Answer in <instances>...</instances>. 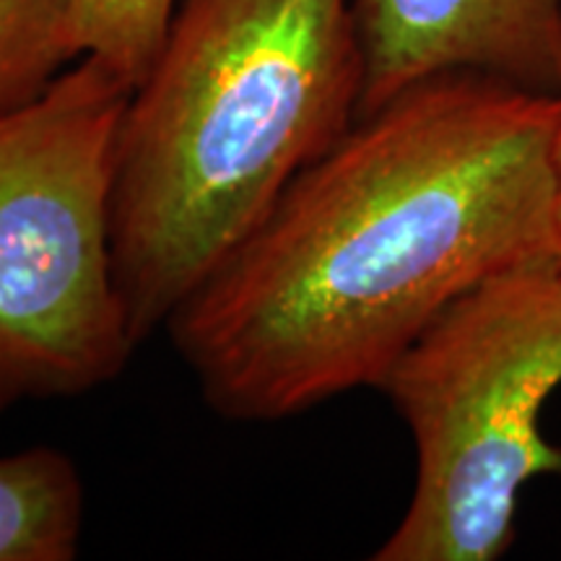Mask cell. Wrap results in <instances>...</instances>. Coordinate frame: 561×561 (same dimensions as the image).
I'll return each instance as SVG.
<instances>
[{
  "instance_id": "6da1fadb",
  "label": "cell",
  "mask_w": 561,
  "mask_h": 561,
  "mask_svg": "<svg viewBox=\"0 0 561 561\" xmlns=\"http://www.w3.org/2000/svg\"><path fill=\"white\" fill-rule=\"evenodd\" d=\"M559 112L450 70L356 117L167 322L208 409L280 421L380 388L460 294L557 261Z\"/></svg>"
},
{
  "instance_id": "7a4b0ae2",
  "label": "cell",
  "mask_w": 561,
  "mask_h": 561,
  "mask_svg": "<svg viewBox=\"0 0 561 561\" xmlns=\"http://www.w3.org/2000/svg\"><path fill=\"white\" fill-rule=\"evenodd\" d=\"M351 0H180L115 151L112 261L140 346L356 123Z\"/></svg>"
},
{
  "instance_id": "3957f363",
  "label": "cell",
  "mask_w": 561,
  "mask_h": 561,
  "mask_svg": "<svg viewBox=\"0 0 561 561\" xmlns=\"http://www.w3.org/2000/svg\"><path fill=\"white\" fill-rule=\"evenodd\" d=\"M559 385L557 263L500 273L450 301L377 388L409 426L416 481L371 559H500L525 483L561 476V445L541 432Z\"/></svg>"
},
{
  "instance_id": "277c9868",
  "label": "cell",
  "mask_w": 561,
  "mask_h": 561,
  "mask_svg": "<svg viewBox=\"0 0 561 561\" xmlns=\"http://www.w3.org/2000/svg\"><path fill=\"white\" fill-rule=\"evenodd\" d=\"M133 89L87 55L0 115V411L102 388L138 348L112 261L117 133Z\"/></svg>"
},
{
  "instance_id": "5b68a950",
  "label": "cell",
  "mask_w": 561,
  "mask_h": 561,
  "mask_svg": "<svg viewBox=\"0 0 561 561\" xmlns=\"http://www.w3.org/2000/svg\"><path fill=\"white\" fill-rule=\"evenodd\" d=\"M364 58L359 115L411 83L476 70L561 96V0H351Z\"/></svg>"
},
{
  "instance_id": "8992f818",
  "label": "cell",
  "mask_w": 561,
  "mask_h": 561,
  "mask_svg": "<svg viewBox=\"0 0 561 561\" xmlns=\"http://www.w3.org/2000/svg\"><path fill=\"white\" fill-rule=\"evenodd\" d=\"M83 502L79 468L58 447L0 458V561H73Z\"/></svg>"
},
{
  "instance_id": "52a82bcc",
  "label": "cell",
  "mask_w": 561,
  "mask_h": 561,
  "mask_svg": "<svg viewBox=\"0 0 561 561\" xmlns=\"http://www.w3.org/2000/svg\"><path fill=\"white\" fill-rule=\"evenodd\" d=\"M70 5L73 0H0V115L26 107L79 60Z\"/></svg>"
},
{
  "instance_id": "ba28073f",
  "label": "cell",
  "mask_w": 561,
  "mask_h": 561,
  "mask_svg": "<svg viewBox=\"0 0 561 561\" xmlns=\"http://www.w3.org/2000/svg\"><path fill=\"white\" fill-rule=\"evenodd\" d=\"M180 0H73L70 39L138 87L161 50Z\"/></svg>"
},
{
  "instance_id": "9c48e42d",
  "label": "cell",
  "mask_w": 561,
  "mask_h": 561,
  "mask_svg": "<svg viewBox=\"0 0 561 561\" xmlns=\"http://www.w3.org/2000/svg\"><path fill=\"white\" fill-rule=\"evenodd\" d=\"M553 167H557V182H559V206H561V112H559L557 138H553Z\"/></svg>"
},
{
  "instance_id": "30bf717a",
  "label": "cell",
  "mask_w": 561,
  "mask_h": 561,
  "mask_svg": "<svg viewBox=\"0 0 561 561\" xmlns=\"http://www.w3.org/2000/svg\"><path fill=\"white\" fill-rule=\"evenodd\" d=\"M553 263H557V268L561 271V252H559V255H557V261H553Z\"/></svg>"
}]
</instances>
